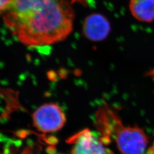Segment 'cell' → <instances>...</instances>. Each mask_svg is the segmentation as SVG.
<instances>
[{"label": "cell", "instance_id": "cell-3", "mask_svg": "<svg viewBox=\"0 0 154 154\" xmlns=\"http://www.w3.org/2000/svg\"><path fill=\"white\" fill-rule=\"evenodd\" d=\"M33 125L41 132L57 131L63 127L66 116L61 107L55 103H46L35 110L32 116Z\"/></svg>", "mask_w": 154, "mask_h": 154}, {"label": "cell", "instance_id": "cell-1", "mask_svg": "<svg viewBox=\"0 0 154 154\" xmlns=\"http://www.w3.org/2000/svg\"><path fill=\"white\" fill-rule=\"evenodd\" d=\"M1 14L11 33L29 47L65 39L72 32L74 18L66 0H11Z\"/></svg>", "mask_w": 154, "mask_h": 154}, {"label": "cell", "instance_id": "cell-7", "mask_svg": "<svg viewBox=\"0 0 154 154\" xmlns=\"http://www.w3.org/2000/svg\"><path fill=\"white\" fill-rule=\"evenodd\" d=\"M11 0H0L1 11H2L10 4Z\"/></svg>", "mask_w": 154, "mask_h": 154}, {"label": "cell", "instance_id": "cell-6", "mask_svg": "<svg viewBox=\"0 0 154 154\" xmlns=\"http://www.w3.org/2000/svg\"><path fill=\"white\" fill-rule=\"evenodd\" d=\"M130 9L132 16L140 21L154 20V0H131Z\"/></svg>", "mask_w": 154, "mask_h": 154}, {"label": "cell", "instance_id": "cell-2", "mask_svg": "<svg viewBox=\"0 0 154 154\" xmlns=\"http://www.w3.org/2000/svg\"><path fill=\"white\" fill-rule=\"evenodd\" d=\"M96 118L97 126L105 144L114 140L122 154L146 152L149 137L142 128L125 126L119 117L107 104L100 107Z\"/></svg>", "mask_w": 154, "mask_h": 154}, {"label": "cell", "instance_id": "cell-4", "mask_svg": "<svg viewBox=\"0 0 154 154\" xmlns=\"http://www.w3.org/2000/svg\"><path fill=\"white\" fill-rule=\"evenodd\" d=\"M72 146L70 154H109L101 138L88 129H85L69 139Z\"/></svg>", "mask_w": 154, "mask_h": 154}, {"label": "cell", "instance_id": "cell-8", "mask_svg": "<svg viewBox=\"0 0 154 154\" xmlns=\"http://www.w3.org/2000/svg\"><path fill=\"white\" fill-rule=\"evenodd\" d=\"M146 154H154V142L152 146L147 150Z\"/></svg>", "mask_w": 154, "mask_h": 154}, {"label": "cell", "instance_id": "cell-9", "mask_svg": "<svg viewBox=\"0 0 154 154\" xmlns=\"http://www.w3.org/2000/svg\"></svg>", "mask_w": 154, "mask_h": 154}, {"label": "cell", "instance_id": "cell-5", "mask_svg": "<svg viewBox=\"0 0 154 154\" xmlns=\"http://www.w3.org/2000/svg\"><path fill=\"white\" fill-rule=\"evenodd\" d=\"M111 26L103 15L93 13L87 17L83 24V33L86 38L94 42H99L107 37Z\"/></svg>", "mask_w": 154, "mask_h": 154}]
</instances>
